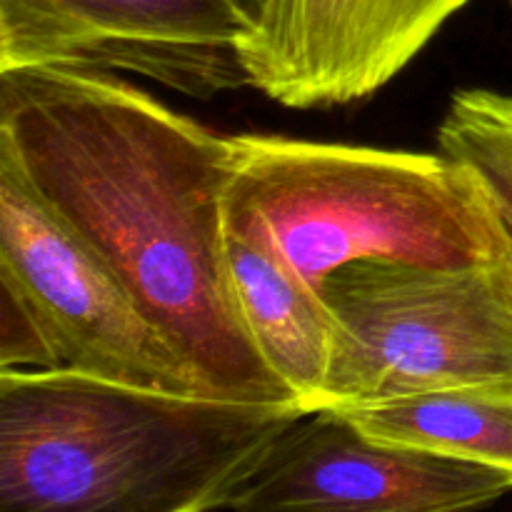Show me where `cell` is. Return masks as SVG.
I'll use <instances>...</instances> for the list:
<instances>
[{
  "label": "cell",
  "mask_w": 512,
  "mask_h": 512,
  "mask_svg": "<svg viewBox=\"0 0 512 512\" xmlns=\"http://www.w3.org/2000/svg\"><path fill=\"white\" fill-rule=\"evenodd\" d=\"M0 163L75 230L220 398L295 403L245 325L228 263L233 138L108 70H0Z\"/></svg>",
  "instance_id": "obj_1"
},
{
  "label": "cell",
  "mask_w": 512,
  "mask_h": 512,
  "mask_svg": "<svg viewBox=\"0 0 512 512\" xmlns=\"http://www.w3.org/2000/svg\"><path fill=\"white\" fill-rule=\"evenodd\" d=\"M295 403L0 370V512L228 510Z\"/></svg>",
  "instance_id": "obj_2"
},
{
  "label": "cell",
  "mask_w": 512,
  "mask_h": 512,
  "mask_svg": "<svg viewBox=\"0 0 512 512\" xmlns=\"http://www.w3.org/2000/svg\"><path fill=\"white\" fill-rule=\"evenodd\" d=\"M225 230L313 290L355 263L455 270L512 245L478 180L445 153L233 135Z\"/></svg>",
  "instance_id": "obj_3"
},
{
  "label": "cell",
  "mask_w": 512,
  "mask_h": 512,
  "mask_svg": "<svg viewBox=\"0 0 512 512\" xmlns=\"http://www.w3.org/2000/svg\"><path fill=\"white\" fill-rule=\"evenodd\" d=\"M323 298L338 323L328 408L512 385V255L455 270L355 263Z\"/></svg>",
  "instance_id": "obj_4"
},
{
  "label": "cell",
  "mask_w": 512,
  "mask_h": 512,
  "mask_svg": "<svg viewBox=\"0 0 512 512\" xmlns=\"http://www.w3.org/2000/svg\"><path fill=\"white\" fill-rule=\"evenodd\" d=\"M0 275L35 305L58 345L63 370L160 393L215 395L105 260L5 163Z\"/></svg>",
  "instance_id": "obj_5"
},
{
  "label": "cell",
  "mask_w": 512,
  "mask_h": 512,
  "mask_svg": "<svg viewBox=\"0 0 512 512\" xmlns=\"http://www.w3.org/2000/svg\"><path fill=\"white\" fill-rule=\"evenodd\" d=\"M233 0H0V70L75 65L210 100L250 85Z\"/></svg>",
  "instance_id": "obj_6"
},
{
  "label": "cell",
  "mask_w": 512,
  "mask_h": 512,
  "mask_svg": "<svg viewBox=\"0 0 512 512\" xmlns=\"http://www.w3.org/2000/svg\"><path fill=\"white\" fill-rule=\"evenodd\" d=\"M512 493V473L383 443L325 408L290 425L233 512H483Z\"/></svg>",
  "instance_id": "obj_7"
},
{
  "label": "cell",
  "mask_w": 512,
  "mask_h": 512,
  "mask_svg": "<svg viewBox=\"0 0 512 512\" xmlns=\"http://www.w3.org/2000/svg\"><path fill=\"white\" fill-rule=\"evenodd\" d=\"M468 0H265L243 43L250 88L288 108L355 103L408 68Z\"/></svg>",
  "instance_id": "obj_8"
},
{
  "label": "cell",
  "mask_w": 512,
  "mask_h": 512,
  "mask_svg": "<svg viewBox=\"0 0 512 512\" xmlns=\"http://www.w3.org/2000/svg\"><path fill=\"white\" fill-rule=\"evenodd\" d=\"M228 263L248 333L268 368L305 413L328 408L338 340L328 300L240 235L228 233Z\"/></svg>",
  "instance_id": "obj_9"
},
{
  "label": "cell",
  "mask_w": 512,
  "mask_h": 512,
  "mask_svg": "<svg viewBox=\"0 0 512 512\" xmlns=\"http://www.w3.org/2000/svg\"><path fill=\"white\" fill-rule=\"evenodd\" d=\"M330 410L383 443L512 473V385L430 390Z\"/></svg>",
  "instance_id": "obj_10"
},
{
  "label": "cell",
  "mask_w": 512,
  "mask_h": 512,
  "mask_svg": "<svg viewBox=\"0 0 512 512\" xmlns=\"http://www.w3.org/2000/svg\"><path fill=\"white\" fill-rule=\"evenodd\" d=\"M438 143L440 153L478 180L512 245V95L458 90L440 123Z\"/></svg>",
  "instance_id": "obj_11"
},
{
  "label": "cell",
  "mask_w": 512,
  "mask_h": 512,
  "mask_svg": "<svg viewBox=\"0 0 512 512\" xmlns=\"http://www.w3.org/2000/svg\"><path fill=\"white\" fill-rule=\"evenodd\" d=\"M0 370H63L40 313L5 275H0Z\"/></svg>",
  "instance_id": "obj_12"
},
{
  "label": "cell",
  "mask_w": 512,
  "mask_h": 512,
  "mask_svg": "<svg viewBox=\"0 0 512 512\" xmlns=\"http://www.w3.org/2000/svg\"><path fill=\"white\" fill-rule=\"evenodd\" d=\"M235 8L243 13V18L248 20L250 25V33L255 30V25H258L260 15H263V8H265V0H233Z\"/></svg>",
  "instance_id": "obj_13"
}]
</instances>
